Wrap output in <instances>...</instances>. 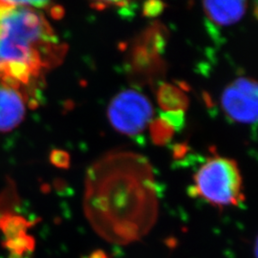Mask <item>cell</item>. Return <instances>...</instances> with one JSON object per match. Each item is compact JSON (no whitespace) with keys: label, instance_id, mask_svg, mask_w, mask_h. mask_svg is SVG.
I'll list each match as a JSON object with an SVG mask.
<instances>
[{"label":"cell","instance_id":"7","mask_svg":"<svg viewBox=\"0 0 258 258\" xmlns=\"http://www.w3.org/2000/svg\"><path fill=\"white\" fill-rule=\"evenodd\" d=\"M28 93L17 83L0 77V132L16 128L24 119Z\"/></svg>","mask_w":258,"mask_h":258},{"label":"cell","instance_id":"8","mask_svg":"<svg viewBox=\"0 0 258 258\" xmlns=\"http://www.w3.org/2000/svg\"><path fill=\"white\" fill-rule=\"evenodd\" d=\"M248 9L246 1H206L203 10L208 19L217 26L228 27L237 23Z\"/></svg>","mask_w":258,"mask_h":258},{"label":"cell","instance_id":"16","mask_svg":"<svg viewBox=\"0 0 258 258\" xmlns=\"http://www.w3.org/2000/svg\"><path fill=\"white\" fill-rule=\"evenodd\" d=\"M64 14V11L61 8V7H58V6H53L51 8V15L54 19H58L59 18H61Z\"/></svg>","mask_w":258,"mask_h":258},{"label":"cell","instance_id":"15","mask_svg":"<svg viewBox=\"0 0 258 258\" xmlns=\"http://www.w3.org/2000/svg\"><path fill=\"white\" fill-rule=\"evenodd\" d=\"M166 5L159 1H149L144 4V15L148 18H154L159 16L164 9Z\"/></svg>","mask_w":258,"mask_h":258},{"label":"cell","instance_id":"13","mask_svg":"<svg viewBox=\"0 0 258 258\" xmlns=\"http://www.w3.org/2000/svg\"><path fill=\"white\" fill-rule=\"evenodd\" d=\"M161 118L166 120L175 131H179L184 127V112L177 111V112H162Z\"/></svg>","mask_w":258,"mask_h":258},{"label":"cell","instance_id":"5","mask_svg":"<svg viewBox=\"0 0 258 258\" xmlns=\"http://www.w3.org/2000/svg\"><path fill=\"white\" fill-rule=\"evenodd\" d=\"M107 117L113 128L133 137L142 133L151 122L153 107L144 94L127 89L113 98Z\"/></svg>","mask_w":258,"mask_h":258},{"label":"cell","instance_id":"11","mask_svg":"<svg viewBox=\"0 0 258 258\" xmlns=\"http://www.w3.org/2000/svg\"><path fill=\"white\" fill-rule=\"evenodd\" d=\"M175 132V129L161 117L150 122V135L153 143L157 146L166 145L173 138Z\"/></svg>","mask_w":258,"mask_h":258},{"label":"cell","instance_id":"3","mask_svg":"<svg viewBox=\"0 0 258 258\" xmlns=\"http://www.w3.org/2000/svg\"><path fill=\"white\" fill-rule=\"evenodd\" d=\"M194 181L190 194L213 207H237L245 199L239 167L230 158H209L195 173Z\"/></svg>","mask_w":258,"mask_h":258},{"label":"cell","instance_id":"4","mask_svg":"<svg viewBox=\"0 0 258 258\" xmlns=\"http://www.w3.org/2000/svg\"><path fill=\"white\" fill-rule=\"evenodd\" d=\"M166 41L167 30L160 23L152 24L135 39L129 52L128 68L138 81L153 83L165 74L162 54Z\"/></svg>","mask_w":258,"mask_h":258},{"label":"cell","instance_id":"12","mask_svg":"<svg viewBox=\"0 0 258 258\" xmlns=\"http://www.w3.org/2000/svg\"><path fill=\"white\" fill-rule=\"evenodd\" d=\"M3 247L9 250V252H16L23 255L24 253L34 251L36 248V240L29 234H24L13 239L5 240L3 242Z\"/></svg>","mask_w":258,"mask_h":258},{"label":"cell","instance_id":"10","mask_svg":"<svg viewBox=\"0 0 258 258\" xmlns=\"http://www.w3.org/2000/svg\"><path fill=\"white\" fill-rule=\"evenodd\" d=\"M31 226V222L27 221L20 215L5 213L0 216V231L4 234L6 240L27 234Z\"/></svg>","mask_w":258,"mask_h":258},{"label":"cell","instance_id":"2","mask_svg":"<svg viewBox=\"0 0 258 258\" xmlns=\"http://www.w3.org/2000/svg\"><path fill=\"white\" fill-rule=\"evenodd\" d=\"M65 50L41 13L0 1V77L27 92L45 70L61 61Z\"/></svg>","mask_w":258,"mask_h":258},{"label":"cell","instance_id":"14","mask_svg":"<svg viewBox=\"0 0 258 258\" xmlns=\"http://www.w3.org/2000/svg\"><path fill=\"white\" fill-rule=\"evenodd\" d=\"M50 161L58 168H68L70 166V156L68 152L61 149H54L50 154Z\"/></svg>","mask_w":258,"mask_h":258},{"label":"cell","instance_id":"1","mask_svg":"<svg viewBox=\"0 0 258 258\" xmlns=\"http://www.w3.org/2000/svg\"><path fill=\"white\" fill-rule=\"evenodd\" d=\"M83 210L93 229L108 242L126 245L141 239L156 223V182L148 159L113 151L87 170Z\"/></svg>","mask_w":258,"mask_h":258},{"label":"cell","instance_id":"9","mask_svg":"<svg viewBox=\"0 0 258 258\" xmlns=\"http://www.w3.org/2000/svg\"><path fill=\"white\" fill-rule=\"evenodd\" d=\"M157 101L164 112H184L189 104L186 94L180 87L170 83H163L159 86Z\"/></svg>","mask_w":258,"mask_h":258},{"label":"cell","instance_id":"6","mask_svg":"<svg viewBox=\"0 0 258 258\" xmlns=\"http://www.w3.org/2000/svg\"><path fill=\"white\" fill-rule=\"evenodd\" d=\"M257 83L241 77L229 84L222 93L221 106L231 120L255 124L257 120Z\"/></svg>","mask_w":258,"mask_h":258},{"label":"cell","instance_id":"17","mask_svg":"<svg viewBox=\"0 0 258 258\" xmlns=\"http://www.w3.org/2000/svg\"><path fill=\"white\" fill-rule=\"evenodd\" d=\"M8 258H23V255H21L19 253H16V252H10Z\"/></svg>","mask_w":258,"mask_h":258}]
</instances>
